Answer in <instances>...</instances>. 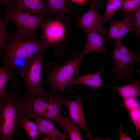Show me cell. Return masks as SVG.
<instances>
[{
    "label": "cell",
    "instance_id": "cell-3",
    "mask_svg": "<svg viewBox=\"0 0 140 140\" xmlns=\"http://www.w3.org/2000/svg\"><path fill=\"white\" fill-rule=\"evenodd\" d=\"M59 46V44H53L41 37L27 39L19 37L15 34L11 35V40L5 46L1 60L5 65L16 70L19 65L23 67L22 63L25 65L28 59L38 52Z\"/></svg>",
    "mask_w": 140,
    "mask_h": 140
},
{
    "label": "cell",
    "instance_id": "cell-28",
    "mask_svg": "<svg viewBox=\"0 0 140 140\" xmlns=\"http://www.w3.org/2000/svg\"><path fill=\"white\" fill-rule=\"evenodd\" d=\"M118 130L120 134L119 140H132L131 138L128 136L123 132L122 129V125H120L118 126Z\"/></svg>",
    "mask_w": 140,
    "mask_h": 140
},
{
    "label": "cell",
    "instance_id": "cell-31",
    "mask_svg": "<svg viewBox=\"0 0 140 140\" xmlns=\"http://www.w3.org/2000/svg\"><path fill=\"white\" fill-rule=\"evenodd\" d=\"M41 140H51V138L48 136H44L43 135L41 137Z\"/></svg>",
    "mask_w": 140,
    "mask_h": 140
},
{
    "label": "cell",
    "instance_id": "cell-12",
    "mask_svg": "<svg viewBox=\"0 0 140 140\" xmlns=\"http://www.w3.org/2000/svg\"><path fill=\"white\" fill-rule=\"evenodd\" d=\"M105 69L102 68L97 72L82 75L72 78L68 83L66 90H68L71 87L75 85H81L91 87L92 92L95 93L98 89L100 87L105 86L110 87V86L103 83L101 77L102 73Z\"/></svg>",
    "mask_w": 140,
    "mask_h": 140
},
{
    "label": "cell",
    "instance_id": "cell-26",
    "mask_svg": "<svg viewBox=\"0 0 140 140\" xmlns=\"http://www.w3.org/2000/svg\"><path fill=\"white\" fill-rule=\"evenodd\" d=\"M134 19V24L131 31L135 35L140 38V8L135 12Z\"/></svg>",
    "mask_w": 140,
    "mask_h": 140
},
{
    "label": "cell",
    "instance_id": "cell-19",
    "mask_svg": "<svg viewBox=\"0 0 140 140\" xmlns=\"http://www.w3.org/2000/svg\"><path fill=\"white\" fill-rule=\"evenodd\" d=\"M30 118L24 115L22 120V127L30 140H36L41 137L43 134L40 130L37 123L31 121Z\"/></svg>",
    "mask_w": 140,
    "mask_h": 140
},
{
    "label": "cell",
    "instance_id": "cell-14",
    "mask_svg": "<svg viewBox=\"0 0 140 140\" xmlns=\"http://www.w3.org/2000/svg\"><path fill=\"white\" fill-rule=\"evenodd\" d=\"M47 14L54 18H60L72 12L73 8L70 0H44Z\"/></svg>",
    "mask_w": 140,
    "mask_h": 140
},
{
    "label": "cell",
    "instance_id": "cell-27",
    "mask_svg": "<svg viewBox=\"0 0 140 140\" xmlns=\"http://www.w3.org/2000/svg\"><path fill=\"white\" fill-rule=\"evenodd\" d=\"M92 5L96 10H100L104 8V4L102 2L103 0H92Z\"/></svg>",
    "mask_w": 140,
    "mask_h": 140
},
{
    "label": "cell",
    "instance_id": "cell-8",
    "mask_svg": "<svg viewBox=\"0 0 140 140\" xmlns=\"http://www.w3.org/2000/svg\"><path fill=\"white\" fill-rule=\"evenodd\" d=\"M105 22L102 15L91 4L87 12L78 18L77 23L78 27L85 31H94L101 36L107 34V27L103 25Z\"/></svg>",
    "mask_w": 140,
    "mask_h": 140
},
{
    "label": "cell",
    "instance_id": "cell-6",
    "mask_svg": "<svg viewBox=\"0 0 140 140\" xmlns=\"http://www.w3.org/2000/svg\"><path fill=\"white\" fill-rule=\"evenodd\" d=\"M3 17L15 24L16 36L27 39L37 38L38 30L48 19L45 16L18 11L11 6L6 8Z\"/></svg>",
    "mask_w": 140,
    "mask_h": 140
},
{
    "label": "cell",
    "instance_id": "cell-20",
    "mask_svg": "<svg viewBox=\"0 0 140 140\" xmlns=\"http://www.w3.org/2000/svg\"><path fill=\"white\" fill-rule=\"evenodd\" d=\"M16 73L10 67L5 65L0 68V97L7 93L6 87L8 83L10 81Z\"/></svg>",
    "mask_w": 140,
    "mask_h": 140
},
{
    "label": "cell",
    "instance_id": "cell-22",
    "mask_svg": "<svg viewBox=\"0 0 140 140\" xmlns=\"http://www.w3.org/2000/svg\"><path fill=\"white\" fill-rule=\"evenodd\" d=\"M0 18V53L2 54L8 41L11 38V35L7 31L8 22L7 19Z\"/></svg>",
    "mask_w": 140,
    "mask_h": 140
},
{
    "label": "cell",
    "instance_id": "cell-34",
    "mask_svg": "<svg viewBox=\"0 0 140 140\" xmlns=\"http://www.w3.org/2000/svg\"><path fill=\"white\" fill-rule=\"evenodd\" d=\"M16 0H13V1H14V2H15V1H16Z\"/></svg>",
    "mask_w": 140,
    "mask_h": 140
},
{
    "label": "cell",
    "instance_id": "cell-32",
    "mask_svg": "<svg viewBox=\"0 0 140 140\" xmlns=\"http://www.w3.org/2000/svg\"><path fill=\"white\" fill-rule=\"evenodd\" d=\"M74 1L77 2H82L86 0H72Z\"/></svg>",
    "mask_w": 140,
    "mask_h": 140
},
{
    "label": "cell",
    "instance_id": "cell-9",
    "mask_svg": "<svg viewBox=\"0 0 140 140\" xmlns=\"http://www.w3.org/2000/svg\"><path fill=\"white\" fill-rule=\"evenodd\" d=\"M82 100V96L79 95L75 100H69L67 99L65 106L70 119L85 132L86 139H91L92 138V133L86 124Z\"/></svg>",
    "mask_w": 140,
    "mask_h": 140
},
{
    "label": "cell",
    "instance_id": "cell-11",
    "mask_svg": "<svg viewBox=\"0 0 140 140\" xmlns=\"http://www.w3.org/2000/svg\"><path fill=\"white\" fill-rule=\"evenodd\" d=\"M62 19H47L42 27L43 34L41 37L53 44H58L63 39L67 30Z\"/></svg>",
    "mask_w": 140,
    "mask_h": 140
},
{
    "label": "cell",
    "instance_id": "cell-2",
    "mask_svg": "<svg viewBox=\"0 0 140 140\" xmlns=\"http://www.w3.org/2000/svg\"><path fill=\"white\" fill-rule=\"evenodd\" d=\"M57 90L52 88L50 91L45 92L37 96L21 97L24 115L33 119L37 117L46 118L58 124L63 116L61 107L65 105L67 99Z\"/></svg>",
    "mask_w": 140,
    "mask_h": 140
},
{
    "label": "cell",
    "instance_id": "cell-30",
    "mask_svg": "<svg viewBox=\"0 0 140 140\" xmlns=\"http://www.w3.org/2000/svg\"><path fill=\"white\" fill-rule=\"evenodd\" d=\"M137 59V62H138L140 64V49L139 50L138 53L136 54ZM139 74L140 75V70L139 71Z\"/></svg>",
    "mask_w": 140,
    "mask_h": 140
},
{
    "label": "cell",
    "instance_id": "cell-33",
    "mask_svg": "<svg viewBox=\"0 0 140 140\" xmlns=\"http://www.w3.org/2000/svg\"><path fill=\"white\" fill-rule=\"evenodd\" d=\"M119 0L121 1L124 2L126 0Z\"/></svg>",
    "mask_w": 140,
    "mask_h": 140
},
{
    "label": "cell",
    "instance_id": "cell-5",
    "mask_svg": "<svg viewBox=\"0 0 140 140\" xmlns=\"http://www.w3.org/2000/svg\"><path fill=\"white\" fill-rule=\"evenodd\" d=\"M46 49L43 50L29 58L25 64L17 72L25 81L27 96H39L45 91L43 88L44 56Z\"/></svg>",
    "mask_w": 140,
    "mask_h": 140
},
{
    "label": "cell",
    "instance_id": "cell-17",
    "mask_svg": "<svg viewBox=\"0 0 140 140\" xmlns=\"http://www.w3.org/2000/svg\"><path fill=\"white\" fill-rule=\"evenodd\" d=\"M110 87L115 89L122 99L133 97L138 98L140 100V81L136 80H129L126 85Z\"/></svg>",
    "mask_w": 140,
    "mask_h": 140
},
{
    "label": "cell",
    "instance_id": "cell-10",
    "mask_svg": "<svg viewBox=\"0 0 140 140\" xmlns=\"http://www.w3.org/2000/svg\"><path fill=\"white\" fill-rule=\"evenodd\" d=\"M134 13H127L122 20L109 21L110 28L105 38L106 40H115L122 39L129 31L131 30L134 23Z\"/></svg>",
    "mask_w": 140,
    "mask_h": 140
},
{
    "label": "cell",
    "instance_id": "cell-4",
    "mask_svg": "<svg viewBox=\"0 0 140 140\" xmlns=\"http://www.w3.org/2000/svg\"><path fill=\"white\" fill-rule=\"evenodd\" d=\"M73 55V58L68 60L62 65L52 62L46 67V76L52 88L62 92L66 91L69 82L78 75L84 55L80 50L74 52Z\"/></svg>",
    "mask_w": 140,
    "mask_h": 140
},
{
    "label": "cell",
    "instance_id": "cell-23",
    "mask_svg": "<svg viewBox=\"0 0 140 140\" xmlns=\"http://www.w3.org/2000/svg\"><path fill=\"white\" fill-rule=\"evenodd\" d=\"M130 120L136 128L135 133L140 135V106L128 111Z\"/></svg>",
    "mask_w": 140,
    "mask_h": 140
},
{
    "label": "cell",
    "instance_id": "cell-21",
    "mask_svg": "<svg viewBox=\"0 0 140 140\" xmlns=\"http://www.w3.org/2000/svg\"><path fill=\"white\" fill-rule=\"evenodd\" d=\"M124 2L119 0H106V9L103 18L105 23L112 20L115 12L123 6Z\"/></svg>",
    "mask_w": 140,
    "mask_h": 140
},
{
    "label": "cell",
    "instance_id": "cell-18",
    "mask_svg": "<svg viewBox=\"0 0 140 140\" xmlns=\"http://www.w3.org/2000/svg\"><path fill=\"white\" fill-rule=\"evenodd\" d=\"M58 124L64 129L71 140L83 139L80 131V128L70 119L63 116Z\"/></svg>",
    "mask_w": 140,
    "mask_h": 140
},
{
    "label": "cell",
    "instance_id": "cell-7",
    "mask_svg": "<svg viewBox=\"0 0 140 140\" xmlns=\"http://www.w3.org/2000/svg\"><path fill=\"white\" fill-rule=\"evenodd\" d=\"M111 58L115 66L112 71L117 80L128 79L131 76L134 65L137 62V55L124 45L122 39L115 40Z\"/></svg>",
    "mask_w": 140,
    "mask_h": 140
},
{
    "label": "cell",
    "instance_id": "cell-13",
    "mask_svg": "<svg viewBox=\"0 0 140 140\" xmlns=\"http://www.w3.org/2000/svg\"><path fill=\"white\" fill-rule=\"evenodd\" d=\"M10 6L19 11L45 16L47 14L44 0H16Z\"/></svg>",
    "mask_w": 140,
    "mask_h": 140
},
{
    "label": "cell",
    "instance_id": "cell-24",
    "mask_svg": "<svg viewBox=\"0 0 140 140\" xmlns=\"http://www.w3.org/2000/svg\"><path fill=\"white\" fill-rule=\"evenodd\" d=\"M122 11L127 13H135L140 8V0H126Z\"/></svg>",
    "mask_w": 140,
    "mask_h": 140
},
{
    "label": "cell",
    "instance_id": "cell-15",
    "mask_svg": "<svg viewBox=\"0 0 140 140\" xmlns=\"http://www.w3.org/2000/svg\"><path fill=\"white\" fill-rule=\"evenodd\" d=\"M87 36L86 45L82 51L84 56L92 52H97L109 55L106 50L104 43L106 40L98 32L94 31H85Z\"/></svg>",
    "mask_w": 140,
    "mask_h": 140
},
{
    "label": "cell",
    "instance_id": "cell-25",
    "mask_svg": "<svg viewBox=\"0 0 140 140\" xmlns=\"http://www.w3.org/2000/svg\"><path fill=\"white\" fill-rule=\"evenodd\" d=\"M122 99L121 105L127 111L140 106V103L136 98L127 97Z\"/></svg>",
    "mask_w": 140,
    "mask_h": 140
},
{
    "label": "cell",
    "instance_id": "cell-29",
    "mask_svg": "<svg viewBox=\"0 0 140 140\" xmlns=\"http://www.w3.org/2000/svg\"><path fill=\"white\" fill-rule=\"evenodd\" d=\"M1 2L5 6L7 7L6 8L10 6L14 3L13 0H0Z\"/></svg>",
    "mask_w": 140,
    "mask_h": 140
},
{
    "label": "cell",
    "instance_id": "cell-1",
    "mask_svg": "<svg viewBox=\"0 0 140 140\" xmlns=\"http://www.w3.org/2000/svg\"><path fill=\"white\" fill-rule=\"evenodd\" d=\"M10 82L11 91L0 99V140H15L22 133L24 114L18 92L23 82L13 77Z\"/></svg>",
    "mask_w": 140,
    "mask_h": 140
},
{
    "label": "cell",
    "instance_id": "cell-16",
    "mask_svg": "<svg viewBox=\"0 0 140 140\" xmlns=\"http://www.w3.org/2000/svg\"><path fill=\"white\" fill-rule=\"evenodd\" d=\"M37 124L41 132L49 137L52 140H65L69 138L67 134L63 133L57 128L50 120L40 117L33 118Z\"/></svg>",
    "mask_w": 140,
    "mask_h": 140
}]
</instances>
